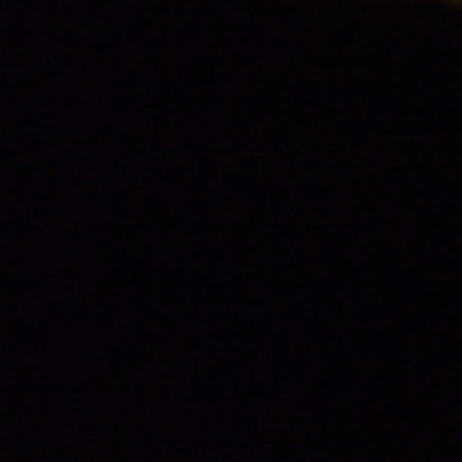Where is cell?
Returning a JSON list of instances; mask_svg holds the SVG:
<instances>
[{"mask_svg":"<svg viewBox=\"0 0 462 462\" xmlns=\"http://www.w3.org/2000/svg\"><path fill=\"white\" fill-rule=\"evenodd\" d=\"M439 4H454V6H462V0H439Z\"/></svg>","mask_w":462,"mask_h":462,"instance_id":"cell-1","label":"cell"}]
</instances>
